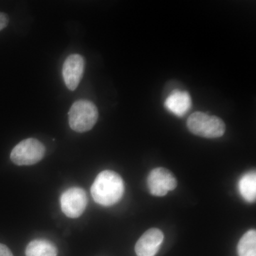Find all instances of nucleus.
Returning a JSON list of instances; mask_svg holds the SVG:
<instances>
[{"label": "nucleus", "instance_id": "f257e3e1", "mask_svg": "<svg viewBox=\"0 0 256 256\" xmlns=\"http://www.w3.org/2000/svg\"><path fill=\"white\" fill-rule=\"evenodd\" d=\"M124 191L122 178L112 170H104L96 176L90 192L96 203L110 206L120 201Z\"/></svg>", "mask_w": 256, "mask_h": 256}, {"label": "nucleus", "instance_id": "f03ea898", "mask_svg": "<svg viewBox=\"0 0 256 256\" xmlns=\"http://www.w3.org/2000/svg\"><path fill=\"white\" fill-rule=\"evenodd\" d=\"M98 119V110L92 101H76L68 112L69 126L75 132L82 133L90 130Z\"/></svg>", "mask_w": 256, "mask_h": 256}, {"label": "nucleus", "instance_id": "7ed1b4c3", "mask_svg": "<svg viewBox=\"0 0 256 256\" xmlns=\"http://www.w3.org/2000/svg\"><path fill=\"white\" fill-rule=\"evenodd\" d=\"M186 126L194 134L205 138L222 137L226 131V124L222 119L202 112L192 114Z\"/></svg>", "mask_w": 256, "mask_h": 256}, {"label": "nucleus", "instance_id": "20e7f679", "mask_svg": "<svg viewBox=\"0 0 256 256\" xmlns=\"http://www.w3.org/2000/svg\"><path fill=\"white\" fill-rule=\"evenodd\" d=\"M46 148L43 143L34 138L24 140L13 148L10 159L18 166H30L43 159Z\"/></svg>", "mask_w": 256, "mask_h": 256}, {"label": "nucleus", "instance_id": "39448f33", "mask_svg": "<svg viewBox=\"0 0 256 256\" xmlns=\"http://www.w3.org/2000/svg\"><path fill=\"white\" fill-rule=\"evenodd\" d=\"M60 203L62 212L67 217L78 218L86 208V193L84 188L78 186L69 188L62 193Z\"/></svg>", "mask_w": 256, "mask_h": 256}, {"label": "nucleus", "instance_id": "423d86ee", "mask_svg": "<svg viewBox=\"0 0 256 256\" xmlns=\"http://www.w3.org/2000/svg\"><path fill=\"white\" fill-rule=\"evenodd\" d=\"M146 183L151 194L156 196H164L178 186V181L174 174L163 168L152 170Z\"/></svg>", "mask_w": 256, "mask_h": 256}, {"label": "nucleus", "instance_id": "0eeeda50", "mask_svg": "<svg viewBox=\"0 0 256 256\" xmlns=\"http://www.w3.org/2000/svg\"><path fill=\"white\" fill-rule=\"evenodd\" d=\"M85 68L84 57L79 54H72L67 57L63 66V78L66 86L70 90H75L82 80Z\"/></svg>", "mask_w": 256, "mask_h": 256}, {"label": "nucleus", "instance_id": "6e6552de", "mask_svg": "<svg viewBox=\"0 0 256 256\" xmlns=\"http://www.w3.org/2000/svg\"><path fill=\"white\" fill-rule=\"evenodd\" d=\"M164 240V234L159 228L149 229L136 242L134 250L138 256H154Z\"/></svg>", "mask_w": 256, "mask_h": 256}, {"label": "nucleus", "instance_id": "1a4fd4ad", "mask_svg": "<svg viewBox=\"0 0 256 256\" xmlns=\"http://www.w3.org/2000/svg\"><path fill=\"white\" fill-rule=\"evenodd\" d=\"M192 98L186 92L175 90L171 92L164 102L166 110L172 114L183 117L192 108Z\"/></svg>", "mask_w": 256, "mask_h": 256}, {"label": "nucleus", "instance_id": "9d476101", "mask_svg": "<svg viewBox=\"0 0 256 256\" xmlns=\"http://www.w3.org/2000/svg\"><path fill=\"white\" fill-rule=\"evenodd\" d=\"M26 256H57L55 244L46 239H35L28 242L25 250Z\"/></svg>", "mask_w": 256, "mask_h": 256}, {"label": "nucleus", "instance_id": "9b49d317", "mask_svg": "<svg viewBox=\"0 0 256 256\" xmlns=\"http://www.w3.org/2000/svg\"><path fill=\"white\" fill-rule=\"evenodd\" d=\"M238 190L242 198L248 202L252 203L256 198V171H250L242 175L239 180Z\"/></svg>", "mask_w": 256, "mask_h": 256}, {"label": "nucleus", "instance_id": "f8f14e48", "mask_svg": "<svg viewBox=\"0 0 256 256\" xmlns=\"http://www.w3.org/2000/svg\"><path fill=\"white\" fill-rule=\"evenodd\" d=\"M238 256H256V230H248L239 240L238 247Z\"/></svg>", "mask_w": 256, "mask_h": 256}, {"label": "nucleus", "instance_id": "ddd939ff", "mask_svg": "<svg viewBox=\"0 0 256 256\" xmlns=\"http://www.w3.org/2000/svg\"><path fill=\"white\" fill-rule=\"evenodd\" d=\"M9 24V18L4 13L0 12V31L4 30Z\"/></svg>", "mask_w": 256, "mask_h": 256}, {"label": "nucleus", "instance_id": "4468645a", "mask_svg": "<svg viewBox=\"0 0 256 256\" xmlns=\"http://www.w3.org/2000/svg\"><path fill=\"white\" fill-rule=\"evenodd\" d=\"M0 256H14L9 248L4 244H0Z\"/></svg>", "mask_w": 256, "mask_h": 256}]
</instances>
